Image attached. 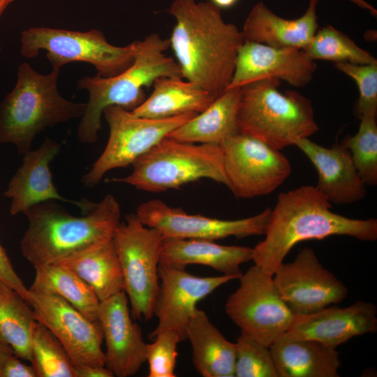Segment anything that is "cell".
Returning a JSON list of instances; mask_svg holds the SVG:
<instances>
[{
    "instance_id": "obj_1",
    "label": "cell",
    "mask_w": 377,
    "mask_h": 377,
    "mask_svg": "<svg viewBox=\"0 0 377 377\" xmlns=\"http://www.w3.org/2000/svg\"><path fill=\"white\" fill-rule=\"evenodd\" d=\"M175 19L170 40L182 78L216 98L229 87L240 46L242 31L224 21L210 1L174 0L168 10Z\"/></svg>"
},
{
    "instance_id": "obj_2",
    "label": "cell",
    "mask_w": 377,
    "mask_h": 377,
    "mask_svg": "<svg viewBox=\"0 0 377 377\" xmlns=\"http://www.w3.org/2000/svg\"><path fill=\"white\" fill-rule=\"evenodd\" d=\"M331 207L330 201L315 186L281 193L271 209L265 239L253 248L254 265L273 275L298 242L332 235L376 240V219H350L334 213Z\"/></svg>"
},
{
    "instance_id": "obj_3",
    "label": "cell",
    "mask_w": 377,
    "mask_h": 377,
    "mask_svg": "<svg viewBox=\"0 0 377 377\" xmlns=\"http://www.w3.org/2000/svg\"><path fill=\"white\" fill-rule=\"evenodd\" d=\"M23 214L29 226L20 249L23 257L36 267L112 239L120 223L121 209L117 200L107 195L82 216L71 215L55 200L36 204Z\"/></svg>"
},
{
    "instance_id": "obj_4",
    "label": "cell",
    "mask_w": 377,
    "mask_h": 377,
    "mask_svg": "<svg viewBox=\"0 0 377 377\" xmlns=\"http://www.w3.org/2000/svg\"><path fill=\"white\" fill-rule=\"evenodd\" d=\"M170 47L169 39L158 34L137 40L134 61L120 74L103 77L85 76L79 80L78 89L89 91V101L77 128V138L84 144H92L98 139L104 109L117 105L132 111L146 99L143 88L153 85L160 77H182L178 63L165 55Z\"/></svg>"
},
{
    "instance_id": "obj_5",
    "label": "cell",
    "mask_w": 377,
    "mask_h": 377,
    "mask_svg": "<svg viewBox=\"0 0 377 377\" xmlns=\"http://www.w3.org/2000/svg\"><path fill=\"white\" fill-rule=\"evenodd\" d=\"M60 69L52 67L43 75L27 62L19 65L15 87L0 101V144H13L24 155L40 132L84 115L87 103L70 101L59 94Z\"/></svg>"
},
{
    "instance_id": "obj_6",
    "label": "cell",
    "mask_w": 377,
    "mask_h": 377,
    "mask_svg": "<svg viewBox=\"0 0 377 377\" xmlns=\"http://www.w3.org/2000/svg\"><path fill=\"white\" fill-rule=\"evenodd\" d=\"M281 80L268 78L240 87L239 132L282 150L319 130L312 102L295 91L281 92Z\"/></svg>"
},
{
    "instance_id": "obj_7",
    "label": "cell",
    "mask_w": 377,
    "mask_h": 377,
    "mask_svg": "<svg viewBox=\"0 0 377 377\" xmlns=\"http://www.w3.org/2000/svg\"><path fill=\"white\" fill-rule=\"evenodd\" d=\"M132 172L106 182L131 185L153 193L177 189L188 183L209 179L227 186L220 145L182 142L165 137L136 159Z\"/></svg>"
},
{
    "instance_id": "obj_8",
    "label": "cell",
    "mask_w": 377,
    "mask_h": 377,
    "mask_svg": "<svg viewBox=\"0 0 377 377\" xmlns=\"http://www.w3.org/2000/svg\"><path fill=\"white\" fill-rule=\"evenodd\" d=\"M137 40L124 47L108 42L99 30L78 31L45 27H31L22 33L21 54L27 59L36 57L42 50L52 67L61 68L73 61L89 63L99 76H116L134 61Z\"/></svg>"
},
{
    "instance_id": "obj_9",
    "label": "cell",
    "mask_w": 377,
    "mask_h": 377,
    "mask_svg": "<svg viewBox=\"0 0 377 377\" xmlns=\"http://www.w3.org/2000/svg\"><path fill=\"white\" fill-rule=\"evenodd\" d=\"M163 237L131 213L117 227L112 241L121 265L124 290L133 319L149 320L159 289L158 268Z\"/></svg>"
},
{
    "instance_id": "obj_10",
    "label": "cell",
    "mask_w": 377,
    "mask_h": 377,
    "mask_svg": "<svg viewBox=\"0 0 377 377\" xmlns=\"http://www.w3.org/2000/svg\"><path fill=\"white\" fill-rule=\"evenodd\" d=\"M103 113L108 124L109 138L103 153L81 179L87 188L97 185L109 170L132 165L169 133L198 114L149 119L136 116L117 105L105 108Z\"/></svg>"
},
{
    "instance_id": "obj_11",
    "label": "cell",
    "mask_w": 377,
    "mask_h": 377,
    "mask_svg": "<svg viewBox=\"0 0 377 377\" xmlns=\"http://www.w3.org/2000/svg\"><path fill=\"white\" fill-rule=\"evenodd\" d=\"M225 311L241 332L269 347L287 332L295 315L281 298L272 275L256 265L242 274Z\"/></svg>"
},
{
    "instance_id": "obj_12",
    "label": "cell",
    "mask_w": 377,
    "mask_h": 377,
    "mask_svg": "<svg viewBox=\"0 0 377 377\" xmlns=\"http://www.w3.org/2000/svg\"><path fill=\"white\" fill-rule=\"evenodd\" d=\"M227 187L239 198H253L274 191L290 176L289 160L276 149L238 132L220 145Z\"/></svg>"
},
{
    "instance_id": "obj_13",
    "label": "cell",
    "mask_w": 377,
    "mask_h": 377,
    "mask_svg": "<svg viewBox=\"0 0 377 377\" xmlns=\"http://www.w3.org/2000/svg\"><path fill=\"white\" fill-rule=\"evenodd\" d=\"M27 301L36 320L47 327L60 341L75 368L105 366L101 349L103 334L98 320L94 321L62 297L29 289Z\"/></svg>"
},
{
    "instance_id": "obj_14",
    "label": "cell",
    "mask_w": 377,
    "mask_h": 377,
    "mask_svg": "<svg viewBox=\"0 0 377 377\" xmlns=\"http://www.w3.org/2000/svg\"><path fill=\"white\" fill-rule=\"evenodd\" d=\"M281 298L294 315H308L341 302L348 288L324 268L315 251L302 249L291 263H282L272 275Z\"/></svg>"
},
{
    "instance_id": "obj_15",
    "label": "cell",
    "mask_w": 377,
    "mask_h": 377,
    "mask_svg": "<svg viewBox=\"0 0 377 377\" xmlns=\"http://www.w3.org/2000/svg\"><path fill=\"white\" fill-rule=\"evenodd\" d=\"M271 209L237 220H222L200 214H187L161 200H150L140 205L136 214L142 223L157 229L163 237L215 241L230 236L242 238L265 235Z\"/></svg>"
},
{
    "instance_id": "obj_16",
    "label": "cell",
    "mask_w": 377,
    "mask_h": 377,
    "mask_svg": "<svg viewBox=\"0 0 377 377\" xmlns=\"http://www.w3.org/2000/svg\"><path fill=\"white\" fill-rule=\"evenodd\" d=\"M159 289L153 309L158 325L149 337L169 330L179 334L182 341L186 340L189 321L196 309V304L217 288L240 276L221 275L197 276L185 269L158 265Z\"/></svg>"
},
{
    "instance_id": "obj_17",
    "label": "cell",
    "mask_w": 377,
    "mask_h": 377,
    "mask_svg": "<svg viewBox=\"0 0 377 377\" xmlns=\"http://www.w3.org/2000/svg\"><path fill=\"white\" fill-rule=\"evenodd\" d=\"M316 67L315 61L301 49L244 41L239 49L228 88L268 78L303 87L311 81Z\"/></svg>"
},
{
    "instance_id": "obj_18",
    "label": "cell",
    "mask_w": 377,
    "mask_h": 377,
    "mask_svg": "<svg viewBox=\"0 0 377 377\" xmlns=\"http://www.w3.org/2000/svg\"><path fill=\"white\" fill-rule=\"evenodd\" d=\"M131 316L124 290L100 302L98 319L106 345L105 366L117 377L135 375L146 362L147 343Z\"/></svg>"
},
{
    "instance_id": "obj_19",
    "label": "cell",
    "mask_w": 377,
    "mask_h": 377,
    "mask_svg": "<svg viewBox=\"0 0 377 377\" xmlns=\"http://www.w3.org/2000/svg\"><path fill=\"white\" fill-rule=\"evenodd\" d=\"M61 145L46 137L36 150L23 155L22 164L9 181L3 195L11 199L10 213L16 215L31 206L47 200H57L77 206L84 214L97 203L87 200L77 201L61 196L54 186L50 170V162L59 154Z\"/></svg>"
},
{
    "instance_id": "obj_20",
    "label": "cell",
    "mask_w": 377,
    "mask_h": 377,
    "mask_svg": "<svg viewBox=\"0 0 377 377\" xmlns=\"http://www.w3.org/2000/svg\"><path fill=\"white\" fill-rule=\"evenodd\" d=\"M376 330V306L358 301L344 308L328 306L313 313L295 315L287 332L294 337L313 339L336 348L354 337Z\"/></svg>"
},
{
    "instance_id": "obj_21",
    "label": "cell",
    "mask_w": 377,
    "mask_h": 377,
    "mask_svg": "<svg viewBox=\"0 0 377 377\" xmlns=\"http://www.w3.org/2000/svg\"><path fill=\"white\" fill-rule=\"evenodd\" d=\"M293 145L302 151L318 173L315 186L330 201L348 205L362 200L366 184L359 175L348 149L341 144L323 147L309 138H297Z\"/></svg>"
},
{
    "instance_id": "obj_22",
    "label": "cell",
    "mask_w": 377,
    "mask_h": 377,
    "mask_svg": "<svg viewBox=\"0 0 377 377\" xmlns=\"http://www.w3.org/2000/svg\"><path fill=\"white\" fill-rule=\"evenodd\" d=\"M320 0H309L302 16L281 17L263 2L256 3L246 17L242 31L244 42H254L275 47L303 50L318 30L316 6Z\"/></svg>"
},
{
    "instance_id": "obj_23",
    "label": "cell",
    "mask_w": 377,
    "mask_h": 377,
    "mask_svg": "<svg viewBox=\"0 0 377 377\" xmlns=\"http://www.w3.org/2000/svg\"><path fill=\"white\" fill-rule=\"evenodd\" d=\"M253 248L225 246L214 241L163 237L159 264L185 269L206 265L225 275L240 276V265L252 260Z\"/></svg>"
},
{
    "instance_id": "obj_24",
    "label": "cell",
    "mask_w": 377,
    "mask_h": 377,
    "mask_svg": "<svg viewBox=\"0 0 377 377\" xmlns=\"http://www.w3.org/2000/svg\"><path fill=\"white\" fill-rule=\"evenodd\" d=\"M269 349L279 377H339L341 362L336 348L288 332L278 337Z\"/></svg>"
},
{
    "instance_id": "obj_25",
    "label": "cell",
    "mask_w": 377,
    "mask_h": 377,
    "mask_svg": "<svg viewBox=\"0 0 377 377\" xmlns=\"http://www.w3.org/2000/svg\"><path fill=\"white\" fill-rule=\"evenodd\" d=\"M186 339L191 345L193 365L202 376H235V343L224 337L204 311L196 308Z\"/></svg>"
},
{
    "instance_id": "obj_26",
    "label": "cell",
    "mask_w": 377,
    "mask_h": 377,
    "mask_svg": "<svg viewBox=\"0 0 377 377\" xmlns=\"http://www.w3.org/2000/svg\"><path fill=\"white\" fill-rule=\"evenodd\" d=\"M239 99L240 87L228 88L205 110L175 129L167 137L182 142L221 145L239 132Z\"/></svg>"
},
{
    "instance_id": "obj_27",
    "label": "cell",
    "mask_w": 377,
    "mask_h": 377,
    "mask_svg": "<svg viewBox=\"0 0 377 377\" xmlns=\"http://www.w3.org/2000/svg\"><path fill=\"white\" fill-rule=\"evenodd\" d=\"M144 102L131 111L149 119H166L186 113H200L216 98L197 84L182 77H160Z\"/></svg>"
},
{
    "instance_id": "obj_28",
    "label": "cell",
    "mask_w": 377,
    "mask_h": 377,
    "mask_svg": "<svg viewBox=\"0 0 377 377\" xmlns=\"http://www.w3.org/2000/svg\"><path fill=\"white\" fill-rule=\"evenodd\" d=\"M54 264L76 273L93 288L100 302L124 290L121 265L112 239L72 253Z\"/></svg>"
},
{
    "instance_id": "obj_29",
    "label": "cell",
    "mask_w": 377,
    "mask_h": 377,
    "mask_svg": "<svg viewBox=\"0 0 377 377\" xmlns=\"http://www.w3.org/2000/svg\"><path fill=\"white\" fill-rule=\"evenodd\" d=\"M29 290L57 295L89 319L97 321L100 301L93 288L73 271L57 264L34 267Z\"/></svg>"
},
{
    "instance_id": "obj_30",
    "label": "cell",
    "mask_w": 377,
    "mask_h": 377,
    "mask_svg": "<svg viewBox=\"0 0 377 377\" xmlns=\"http://www.w3.org/2000/svg\"><path fill=\"white\" fill-rule=\"evenodd\" d=\"M34 311L17 290L0 281V342L20 359L31 360Z\"/></svg>"
},
{
    "instance_id": "obj_31",
    "label": "cell",
    "mask_w": 377,
    "mask_h": 377,
    "mask_svg": "<svg viewBox=\"0 0 377 377\" xmlns=\"http://www.w3.org/2000/svg\"><path fill=\"white\" fill-rule=\"evenodd\" d=\"M30 362L37 377H75V367L60 341L37 320L32 327Z\"/></svg>"
},
{
    "instance_id": "obj_32",
    "label": "cell",
    "mask_w": 377,
    "mask_h": 377,
    "mask_svg": "<svg viewBox=\"0 0 377 377\" xmlns=\"http://www.w3.org/2000/svg\"><path fill=\"white\" fill-rule=\"evenodd\" d=\"M313 60H327L369 64L376 59L360 47L350 38L331 25L317 30L309 45L302 50Z\"/></svg>"
},
{
    "instance_id": "obj_33",
    "label": "cell",
    "mask_w": 377,
    "mask_h": 377,
    "mask_svg": "<svg viewBox=\"0 0 377 377\" xmlns=\"http://www.w3.org/2000/svg\"><path fill=\"white\" fill-rule=\"evenodd\" d=\"M356 134L346 137L341 144L346 147L354 165L366 185L377 184L376 113H367L359 118Z\"/></svg>"
},
{
    "instance_id": "obj_34",
    "label": "cell",
    "mask_w": 377,
    "mask_h": 377,
    "mask_svg": "<svg viewBox=\"0 0 377 377\" xmlns=\"http://www.w3.org/2000/svg\"><path fill=\"white\" fill-rule=\"evenodd\" d=\"M235 343V376L279 377L269 346L243 332Z\"/></svg>"
},
{
    "instance_id": "obj_35",
    "label": "cell",
    "mask_w": 377,
    "mask_h": 377,
    "mask_svg": "<svg viewBox=\"0 0 377 377\" xmlns=\"http://www.w3.org/2000/svg\"><path fill=\"white\" fill-rule=\"evenodd\" d=\"M147 344L146 362L149 364V377H175V368L178 353V343L182 339L173 330H163Z\"/></svg>"
},
{
    "instance_id": "obj_36",
    "label": "cell",
    "mask_w": 377,
    "mask_h": 377,
    "mask_svg": "<svg viewBox=\"0 0 377 377\" xmlns=\"http://www.w3.org/2000/svg\"><path fill=\"white\" fill-rule=\"evenodd\" d=\"M334 66L354 80L359 90L356 105L358 118L367 113L377 112V61L369 64L335 63Z\"/></svg>"
},
{
    "instance_id": "obj_37",
    "label": "cell",
    "mask_w": 377,
    "mask_h": 377,
    "mask_svg": "<svg viewBox=\"0 0 377 377\" xmlns=\"http://www.w3.org/2000/svg\"><path fill=\"white\" fill-rule=\"evenodd\" d=\"M0 281L17 290L27 300L29 289L18 276L3 246L0 244Z\"/></svg>"
},
{
    "instance_id": "obj_38",
    "label": "cell",
    "mask_w": 377,
    "mask_h": 377,
    "mask_svg": "<svg viewBox=\"0 0 377 377\" xmlns=\"http://www.w3.org/2000/svg\"><path fill=\"white\" fill-rule=\"evenodd\" d=\"M1 377H37L31 365L20 360L16 355H11L3 362Z\"/></svg>"
},
{
    "instance_id": "obj_39",
    "label": "cell",
    "mask_w": 377,
    "mask_h": 377,
    "mask_svg": "<svg viewBox=\"0 0 377 377\" xmlns=\"http://www.w3.org/2000/svg\"><path fill=\"white\" fill-rule=\"evenodd\" d=\"M113 373L105 366H87L75 368V377H113Z\"/></svg>"
},
{
    "instance_id": "obj_40",
    "label": "cell",
    "mask_w": 377,
    "mask_h": 377,
    "mask_svg": "<svg viewBox=\"0 0 377 377\" xmlns=\"http://www.w3.org/2000/svg\"><path fill=\"white\" fill-rule=\"evenodd\" d=\"M11 355H13V352L11 348L0 342V377L3 364L5 360Z\"/></svg>"
},
{
    "instance_id": "obj_41",
    "label": "cell",
    "mask_w": 377,
    "mask_h": 377,
    "mask_svg": "<svg viewBox=\"0 0 377 377\" xmlns=\"http://www.w3.org/2000/svg\"><path fill=\"white\" fill-rule=\"evenodd\" d=\"M350 2L355 3V5L358 6L360 8L367 10L370 12V13L374 15H377V10L376 9L372 6L368 1L366 0H348Z\"/></svg>"
},
{
    "instance_id": "obj_42",
    "label": "cell",
    "mask_w": 377,
    "mask_h": 377,
    "mask_svg": "<svg viewBox=\"0 0 377 377\" xmlns=\"http://www.w3.org/2000/svg\"><path fill=\"white\" fill-rule=\"evenodd\" d=\"M238 0H210V2L219 8H229L232 7Z\"/></svg>"
},
{
    "instance_id": "obj_43",
    "label": "cell",
    "mask_w": 377,
    "mask_h": 377,
    "mask_svg": "<svg viewBox=\"0 0 377 377\" xmlns=\"http://www.w3.org/2000/svg\"><path fill=\"white\" fill-rule=\"evenodd\" d=\"M14 0H0V17L3 13L6 8ZM1 51V46H0Z\"/></svg>"
}]
</instances>
